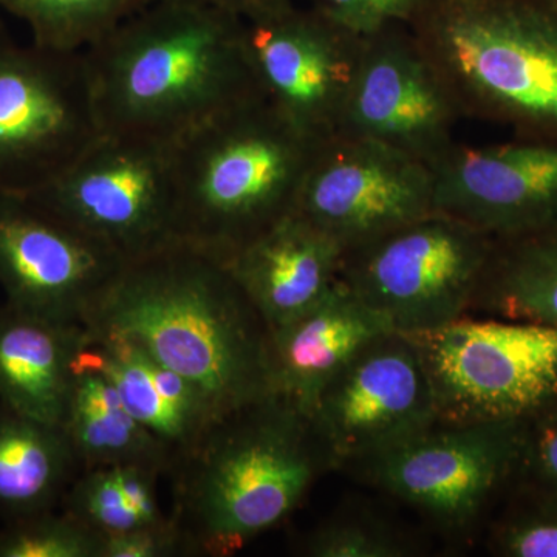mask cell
<instances>
[{
  "instance_id": "1",
  "label": "cell",
  "mask_w": 557,
  "mask_h": 557,
  "mask_svg": "<svg viewBox=\"0 0 557 557\" xmlns=\"http://www.w3.org/2000/svg\"><path fill=\"white\" fill-rule=\"evenodd\" d=\"M86 329L137 341L222 416L273 394L269 325L226 263L186 242L127 260Z\"/></svg>"
},
{
  "instance_id": "2",
  "label": "cell",
  "mask_w": 557,
  "mask_h": 557,
  "mask_svg": "<svg viewBox=\"0 0 557 557\" xmlns=\"http://www.w3.org/2000/svg\"><path fill=\"white\" fill-rule=\"evenodd\" d=\"M102 132L174 145L262 97L236 14L156 0L84 51Z\"/></svg>"
},
{
  "instance_id": "3",
  "label": "cell",
  "mask_w": 557,
  "mask_h": 557,
  "mask_svg": "<svg viewBox=\"0 0 557 557\" xmlns=\"http://www.w3.org/2000/svg\"><path fill=\"white\" fill-rule=\"evenodd\" d=\"M329 468L310 417L281 394L226 413L170 474L188 556L240 552L281 525Z\"/></svg>"
},
{
  "instance_id": "4",
  "label": "cell",
  "mask_w": 557,
  "mask_h": 557,
  "mask_svg": "<svg viewBox=\"0 0 557 557\" xmlns=\"http://www.w3.org/2000/svg\"><path fill=\"white\" fill-rule=\"evenodd\" d=\"M317 141L263 97L172 145L175 239L225 262L295 211Z\"/></svg>"
},
{
  "instance_id": "5",
  "label": "cell",
  "mask_w": 557,
  "mask_h": 557,
  "mask_svg": "<svg viewBox=\"0 0 557 557\" xmlns=\"http://www.w3.org/2000/svg\"><path fill=\"white\" fill-rule=\"evenodd\" d=\"M409 28L461 119L557 141V0H423Z\"/></svg>"
},
{
  "instance_id": "6",
  "label": "cell",
  "mask_w": 557,
  "mask_h": 557,
  "mask_svg": "<svg viewBox=\"0 0 557 557\" xmlns=\"http://www.w3.org/2000/svg\"><path fill=\"white\" fill-rule=\"evenodd\" d=\"M406 336L426 368L443 423L530 424L557 406L553 325L465 314Z\"/></svg>"
},
{
  "instance_id": "7",
  "label": "cell",
  "mask_w": 557,
  "mask_h": 557,
  "mask_svg": "<svg viewBox=\"0 0 557 557\" xmlns=\"http://www.w3.org/2000/svg\"><path fill=\"white\" fill-rule=\"evenodd\" d=\"M496 239L442 212L344 249L339 281L394 332H426L471 311Z\"/></svg>"
},
{
  "instance_id": "8",
  "label": "cell",
  "mask_w": 557,
  "mask_h": 557,
  "mask_svg": "<svg viewBox=\"0 0 557 557\" xmlns=\"http://www.w3.org/2000/svg\"><path fill=\"white\" fill-rule=\"evenodd\" d=\"M102 134L84 51L20 44L0 28V190L35 193Z\"/></svg>"
},
{
  "instance_id": "9",
  "label": "cell",
  "mask_w": 557,
  "mask_h": 557,
  "mask_svg": "<svg viewBox=\"0 0 557 557\" xmlns=\"http://www.w3.org/2000/svg\"><path fill=\"white\" fill-rule=\"evenodd\" d=\"M25 196L127 260L175 240L174 166L168 143L102 134L67 170Z\"/></svg>"
},
{
  "instance_id": "10",
  "label": "cell",
  "mask_w": 557,
  "mask_h": 557,
  "mask_svg": "<svg viewBox=\"0 0 557 557\" xmlns=\"http://www.w3.org/2000/svg\"><path fill=\"white\" fill-rule=\"evenodd\" d=\"M527 428L522 421H435L361 465L391 496L440 525L460 530L519 474Z\"/></svg>"
},
{
  "instance_id": "11",
  "label": "cell",
  "mask_w": 557,
  "mask_h": 557,
  "mask_svg": "<svg viewBox=\"0 0 557 557\" xmlns=\"http://www.w3.org/2000/svg\"><path fill=\"white\" fill-rule=\"evenodd\" d=\"M310 421L330 468L361 465L438 421L416 344L398 332L373 339L333 376Z\"/></svg>"
},
{
  "instance_id": "12",
  "label": "cell",
  "mask_w": 557,
  "mask_h": 557,
  "mask_svg": "<svg viewBox=\"0 0 557 557\" xmlns=\"http://www.w3.org/2000/svg\"><path fill=\"white\" fill-rule=\"evenodd\" d=\"M432 211L434 178L426 163L338 134L314 146L293 212L348 249Z\"/></svg>"
},
{
  "instance_id": "13",
  "label": "cell",
  "mask_w": 557,
  "mask_h": 557,
  "mask_svg": "<svg viewBox=\"0 0 557 557\" xmlns=\"http://www.w3.org/2000/svg\"><path fill=\"white\" fill-rule=\"evenodd\" d=\"M126 262L32 197L0 190V288L7 304L86 327Z\"/></svg>"
},
{
  "instance_id": "14",
  "label": "cell",
  "mask_w": 557,
  "mask_h": 557,
  "mask_svg": "<svg viewBox=\"0 0 557 557\" xmlns=\"http://www.w3.org/2000/svg\"><path fill=\"white\" fill-rule=\"evenodd\" d=\"M244 25L262 97L311 141L338 134L366 38L296 3Z\"/></svg>"
},
{
  "instance_id": "15",
  "label": "cell",
  "mask_w": 557,
  "mask_h": 557,
  "mask_svg": "<svg viewBox=\"0 0 557 557\" xmlns=\"http://www.w3.org/2000/svg\"><path fill=\"white\" fill-rule=\"evenodd\" d=\"M460 120L445 81L409 27L366 36L339 135L381 143L431 168L456 145Z\"/></svg>"
},
{
  "instance_id": "16",
  "label": "cell",
  "mask_w": 557,
  "mask_h": 557,
  "mask_svg": "<svg viewBox=\"0 0 557 557\" xmlns=\"http://www.w3.org/2000/svg\"><path fill=\"white\" fill-rule=\"evenodd\" d=\"M434 211L494 239L557 225V141L516 138L507 145L453 146L432 164Z\"/></svg>"
},
{
  "instance_id": "17",
  "label": "cell",
  "mask_w": 557,
  "mask_h": 557,
  "mask_svg": "<svg viewBox=\"0 0 557 557\" xmlns=\"http://www.w3.org/2000/svg\"><path fill=\"white\" fill-rule=\"evenodd\" d=\"M344 248L288 214L225 260L270 333L306 313L338 282Z\"/></svg>"
},
{
  "instance_id": "18",
  "label": "cell",
  "mask_w": 557,
  "mask_h": 557,
  "mask_svg": "<svg viewBox=\"0 0 557 557\" xmlns=\"http://www.w3.org/2000/svg\"><path fill=\"white\" fill-rule=\"evenodd\" d=\"M394 332L339 281L284 327L271 332L273 392L310 417L333 376L373 339Z\"/></svg>"
},
{
  "instance_id": "19",
  "label": "cell",
  "mask_w": 557,
  "mask_h": 557,
  "mask_svg": "<svg viewBox=\"0 0 557 557\" xmlns=\"http://www.w3.org/2000/svg\"><path fill=\"white\" fill-rule=\"evenodd\" d=\"M89 339L132 416L170 454L172 471L222 413L196 383L168 368L137 341L116 333H89Z\"/></svg>"
},
{
  "instance_id": "20",
  "label": "cell",
  "mask_w": 557,
  "mask_h": 557,
  "mask_svg": "<svg viewBox=\"0 0 557 557\" xmlns=\"http://www.w3.org/2000/svg\"><path fill=\"white\" fill-rule=\"evenodd\" d=\"M89 343L84 325L0 306V403L61 424L73 370Z\"/></svg>"
},
{
  "instance_id": "21",
  "label": "cell",
  "mask_w": 557,
  "mask_h": 557,
  "mask_svg": "<svg viewBox=\"0 0 557 557\" xmlns=\"http://www.w3.org/2000/svg\"><path fill=\"white\" fill-rule=\"evenodd\" d=\"M61 426L83 469L143 465L170 474V454L132 416L90 343L73 370Z\"/></svg>"
},
{
  "instance_id": "22",
  "label": "cell",
  "mask_w": 557,
  "mask_h": 557,
  "mask_svg": "<svg viewBox=\"0 0 557 557\" xmlns=\"http://www.w3.org/2000/svg\"><path fill=\"white\" fill-rule=\"evenodd\" d=\"M83 471L61 424L22 416L0 403V519L57 509Z\"/></svg>"
},
{
  "instance_id": "23",
  "label": "cell",
  "mask_w": 557,
  "mask_h": 557,
  "mask_svg": "<svg viewBox=\"0 0 557 557\" xmlns=\"http://www.w3.org/2000/svg\"><path fill=\"white\" fill-rule=\"evenodd\" d=\"M471 310L557 327V225L496 239Z\"/></svg>"
},
{
  "instance_id": "24",
  "label": "cell",
  "mask_w": 557,
  "mask_h": 557,
  "mask_svg": "<svg viewBox=\"0 0 557 557\" xmlns=\"http://www.w3.org/2000/svg\"><path fill=\"white\" fill-rule=\"evenodd\" d=\"M143 465L83 469L62 498L67 512L97 536L166 522L157 496L161 478Z\"/></svg>"
},
{
  "instance_id": "25",
  "label": "cell",
  "mask_w": 557,
  "mask_h": 557,
  "mask_svg": "<svg viewBox=\"0 0 557 557\" xmlns=\"http://www.w3.org/2000/svg\"><path fill=\"white\" fill-rule=\"evenodd\" d=\"M156 0H0L47 49L86 51L121 22Z\"/></svg>"
},
{
  "instance_id": "26",
  "label": "cell",
  "mask_w": 557,
  "mask_h": 557,
  "mask_svg": "<svg viewBox=\"0 0 557 557\" xmlns=\"http://www.w3.org/2000/svg\"><path fill=\"white\" fill-rule=\"evenodd\" d=\"M100 536L65 511L36 512L0 528V557H98Z\"/></svg>"
},
{
  "instance_id": "27",
  "label": "cell",
  "mask_w": 557,
  "mask_h": 557,
  "mask_svg": "<svg viewBox=\"0 0 557 557\" xmlns=\"http://www.w3.org/2000/svg\"><path fill=\"white\" fill-rule=\"evenodd\" d=\"M413 549L397 528L358 515L336 516L304 541V555L310 557H405Z\"/></svg>"
},
{
  "instance_id": "28",
  "label": "cell",
  "mask_w": 557,
  "mask_h": 557,
  "mask_svg": "<svg viewBox=\"0 0 557 557\" xmlns=\"http://www.w3.org/2000/svg\"><path fill=\"white\" fill-rule=\"evenodd\" d=\"M531 507L507 520L494 542L509 557H557V494L536 493Z\"/></svg>"
},
{
  "instance_id": "29",
  "label": "cell",
  "mask_w": 557,
  "mask_h": 557,
  "mask_svg": "<svg viewBox=\"0 0 557 557\" xmlns=\"http://www.w3.org/2000/svg\"><path fill=\"white\" fill-rule=\"evenodd\" d=\"M311 9L347 30L366 36L412 24L423 0H310Z\"/></svg>"
},
{
  "instance_id": "30",
  "label": "cell",
  "mask_w": 557,
  "mask_h": 557,
  "mask_svg": "<svg viewBox=\"0 0 557 557\" xmlns=\"http://www.w3.org/2000/svg\"><path fill=\"white\" fill-rule=\"evenodd\" d=\"M519 474L536 493L557 494V406L528 424Z\"/></svg>"
},
{
  "instance_id": "31",
  "label": "cell",
  "mask_w": 557,
  "mask_h": 557,
  "mask_svg": "<svg viewBox=\"0 0 557 557\" xmlns=\"http://www.w3.org/2000/svg\"><path fill=\"white\" fill-rule=\"evenodd\" d=\"M188 556L182 531L174 519L159 525L135 528L124 533L100 537L98 557H175Z\"/></svg>"
},
{
  "instance_id": "32",
  "label": "cell",
  "mask_w": 557,
  "mask_h": 557,
  "mask_svg": "<svg viewBox=\"0 0 557 557\" xmlns=\"http://www.w3.org/2000/svg\"><path fill=\"white\" fill-rule=\"evenodd\" d=\"M193 2L215 7V9L236 14L240 20L249 21L293 5L296 0H193Z\"/></svg>"
}]
</instances>
